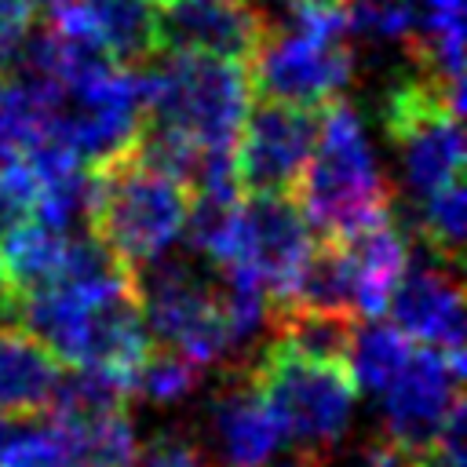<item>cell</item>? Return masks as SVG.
<instances>
[{
	"instance_id": "13",
	"label": "cell",
	"mask_w": 467,
	"mask_h": 467,
	"mask_svg": "<svg viewBox=\"0 0 467 467\" xmlns=\"http://www.w3.org/2000/svg\"><path fill=\"white\" fill-rule=\"evenodd\" d=\"M383 314L412 343L463 354V288L456 266L434 255L405 266Z\"/></svg>"
},
{
	"instance_id": "11",
	"label": "cell",
	"mask_w": 467,
	"mask_h": 467,
	"mask_svg": "<svg viewBox=\"0 0 467 467\" xmlns=\"http://www.w3.org/2000/svg\"><path fill=\"white\" fill-rule=\"evenodd\" d=\"M266 33L270 18L255 0H153L157 55L204 51L248 62Z\"/></svg>"
},
{
	"instance_id": "3",
	"label": "cell",
	"mask_w": 467,
	"mask_h": 467,
	"mask_svg": "<svg viewBox=\"0 0 467 467\" xmlns=\"http://www.w3.org/2000/svg\"><path fill=\"white\" fill-rule=\"evenodd\" d=\"M91 168V201H88V230L135 274L153 255L168 252V244L182 234L190 212V190L153 171L128 146Z\"/></svg>"
},
{
	"instance_id": "8",
	"label": "cell",
	"mask_w": 467,
	"mask_h": 467,
	"mask_svg": "<svg viewBox=\"0 0 467 467\" xmlns=\"http://www.w3.org/2000/svg\"><path fill=\"white\" fill-rule=\"evenodd\" d=\"M321 128V106H296L259 99L244 113L234 142V171L241 193H296L303 168L314 153Z\"/></svg>"
},
{
	"instance_id": "25",
	"label": "cell",
	"mask_w": 467,
	"mask_h": 467,
	"mask_svg": "<svg viewBox=\"0 0 467 467\" xmlns=\"http://www.w3.org/2000/svg\"><path fill=\"white\" fill-rule=\"evenodd\" d=\"M427 4V11H460L463 7V0H423Z\"/></svg>"
},
{
	"instance_id": "15",
	"label": "cell",
	"mask_w": 467,
	"mask_h": 467,
	"mask_svg": "<svg viewBox=\"0 0 467 467\" xmlns=\"http://www.w3.org/2000/svg\"><path fill=\"white\" fill-rule=\"evenodd\" d=\"M58 376L62 361L26 325L0 321V416H40Z\"/></svg>"
},
{
	"instance_id": "23",
	"label": "cell",
	"mask_w": 467,
	"mask_h": 467,
	"mask_svg": "<svg viewBox=\"0 0 467 467\" xmlns=\"http://www.w3.org/2000/svg\"><path fill=\"white\" fill-rule=\"evenodd\" d=\"M131 467H208L201 445L182 431H161L150 438V445L135 456Z\"/></svg>"
},
{
	"instance_id": "6",
	"label": "cell",
	"mask_w": 467,
	"mask_h": 467,
	"mask_svg": "<svg viewBox=\"0 0 467 467\" xmlns=\"http://www.w3.org/2000/svg\"><path fill=\"white\" fill-rule=\"evenodd\" d=\"M463 84H445L416 69L390 88L383 128L394 142L409 186L423 197L463 179Z\"/></svg>"
},
{
	"instance_id": "9",
	"label": "cell",
	"mask_w": 467,
	"mask_h": 467,
	"mask_svg": "<svg viewBox=\"0 0 467 467\" xmlns=\"http://www.w3.org/2000/svg\"><path fill=\"white\" fill-rule=\"evenodd\" d=\"M463 354H449L427 343H412L401 368L379 390L383 398V438L409 456H423L460 398Z\"/></svg>"
},
{
	"instance_id": "20",
	"label": "cell",
	"mask_w": 467,
	"mask_h": 467,
	"mask_svg": "<svg viewBox=\"0 0 467 467\" xmlns=\"http://www.w3.org/2000/svg\"><path fill=\"white\" fill-rule=\"evenodd\" d=\"M0 467H73V456L47 420L0 416Z\"/></svg>"
},
{
	"instance_id": "19",
	"label": "cell",
	"mask_w": 467,
	"mask_h": 467,
	"mask_svg": "<svg viewBox=\"0 0 467 467\" xmlns=\"http://www.w3.org/2000/svg\"><path fill=\"white\" fill-rule=\"evenodd\" d=\"M463 230H467V190L463 179H452L431 193L420 197V223L416 234L427 244V252L449 266L460 263L463 248Z\"/></svg>"
},
{
	"instance_id": "18",
	"label": "cell",
	"mask_w": 467,
	"mask_h": 467,
	"mask_svg": "<svg viewBox=\"0 0 467 467\" xmlns=\"http://www.w3.org/2000/svg\"><path fill=\"white\" fill-rule=\"evenodd\" d=\"M409 350H412V339L405 332H398L390 321L368 317L365 325H358L354 343H350V358H347V368H350L358 390L379 394L387 387V379L401 368Z\"/></svg>"
},
{
	"instance_id": "7",
	"label": "cell",
	"mask_w": 467,
	"mask_h": 467,
	"mask_svg": "<svg viewBox=\"0 0 467 467\" xmlns=\"http://www.w3.org/2000/svg\"><path fill=\"white\" fill-rule=\"evenodd\" d=\"M252 99H277L296 106H325L354 77V51L347 36H306L270 22L266 40L244 62Z\"/></svg>"
},
{
	"instance_id": "21",
	"label": "cell",
	"mask_w": 467,
	"mask_h": 467,
	"mask_svg": "<svg viewBox=\"0 0 467 467\" xmlns=\"http://www.w3.org/2000/svg\"><path fill=\"white\" fill-rule=\"evenodd\" d=\"M197 379H201V365H193L186 354L157 343L135 365V372L128 379V394L146 398L150 405H179L193 394Z\"/></svg>"
},
{
	"instance_id": "17",
	"label": "cell",
	"mask_w": 467,
	"mask_h": 467,
	"mask_svg": "<svg viewBox=\"0 0 467 467\" xmlns=\"http://www.w3.org/2000/svg\"><path fill=\"white\" fill-rule=\"evenodd\" d=\"M55 427V423H51ZM73 456V467H131L139 456L135 427L128 409H117L109 416L77 423V427H55Z\"/></svg>"
},
{
	"instance_id": "24",
	"label": "cell",
	"mask_w": 467,
	"mask_h": 467,
	"mask_svg": "<svg viewBox=\"0 0 467 467\" xmlns=\"http://www.w3.org/2000/svg\"><path fill=\"white\" fill-rule=\"evenodd\" d=\"M33 4L29 0H0V73L11 66L15 51L22 47L26 33L33 29Z\"/></svg>"
},
{
	"instance_id": "16",
	"label": "cell",
	"mask_w": 467,
	"mask_h": 467,
	"mask_svg": "<svg viewBox=\"0 0 467 467\" xmlns=\"http://www.w3.org/2000/svg\"><path fill=\"white\" fill-rule=\"evenodd\" d=\"M95 40L109 51L117 66L139 69L157 58L153 11L146 0H84Z\"/></svg>"
},
{
	"instance_id": "5",
	"label": "cell",
	"mask_w": 467,
	"mask_h": 467,
	"mask_svg": "<svg viewBox=\"0 0 467 467\" xmlns=\"http://www.w3.org/2000/svg\"><path fill=\"white\" fill-rule=\"evenodd\" d=\"M135 296L150 339L186 354L193 365L204 368L237 350L219 306L215 266L197 252L153 255L135 270Z\"/></svg>"
},
{
	"instance_id": "10",
	"label": "cell",
	"mask_w": 467,
	"mask_h": 467,
	"mask_svg": "<svg viewBox=\"0 0 467 467\" xmlns=\"http://www.w3.org/2000/svg\"><path fill=\"white\" fill-rule=\"evenodd\" d=\"M314 244V230L288 193H244L234 219V252L226 263L248 266L266 299L277 303L288 296L306 252ZM219 263V266H226Z\"/></svg>"
},
{
	"instance_id": "1",
	"label": "cell",
	"mask_w": 467,
	"mask_h": 467,
	"mask_svg": "<svg viewBox=\"0 0 467 467\" xmlns=\"http://www.w3.org/2000/svg\"><path fill=\"white\" fill-rule=\"evenodd\" d=\"M135 73L142 120L175 128L201 150H234L252 106L244 62L204 51H171Z\"/></svg>"
},
{
	"instance_id": "2",
	"label": "cell",
	"mask_w": 467,
	"mask_h": 467,
	"mask_svg": "<svg viewBox=\"0 0 467 467\" xmlns=\"http://www.w3.org/2000/svg\"><path fill=\"white\" fill-rule=\"evenodd\" d=\"M292 197L303 208L314 237H343L390 212L394 186L376 168L361 117L347 99L321 106L317 142Z\"/></svg>"
},
{
	"instance_id": "27",
	"label": "cell",
	"mask_w": 467,
	"mask_h": 467,
	"mask_svg": "<svg viewBox=\"0 0 467 467\" xmlns=\"http://www.w3.org/2000/svg\"><path fill=\"white\" fill-rule=\"evenodd\" d=\"M150 4H153V0H150Z\"/></svg>"
},
{
	"instance_id": "4",
	"label": "cell",
	"mask_w": 467,
	"mask_h": 467,
	"mask_svg": "<svg viewBox=\"0 0 467 467\" xmlns=\"http://www.w3.org/2000/svg\"><path fill=\"white\" fill-rule=\"evenodd\" d=\"M244 372L299 456H332L350 427V412L358 401V383L347 365L303 358L274 339Z\"/></svg>"
},
{
	"instance_id": "12",
	"label": "cell",
	"mask_w": 467,
	"mask_h": 467,
	"mask_svg": "<svg viewBox=\"0 0 467 467\" xmlns=\"http://www.w3.org/2000/svg\"><path fill=\"white\" fill-rule=\"evenodd\" d=\"M281 423L244 368L226 372L204 405L201 438L208 467H266L281 449Z\"/></svg>"
},
{
	"instance_id": "14",
	"label": "cell",
	"mask_w": 467,
	"mask_h": 467,
	"mask_svg": "<svg viewBox=\"0 0 467 467\" xmlns=\"http://www.w3.org/2000/svg\"><path fill=\"white\" fill-rule=\"evenodd\" d=\"M343 244V255L350 263L354 277V310L358 317H379L387 310V299L398 285V277L409 266V241L398 230L394 215L383 212L358 230L336 237Z\"/></svg>"
},
{
	"instance_id": "26",
	"label": "cell",
	"mask_w": 467,
	"mask_h": 467,
	"mask_svg": "<svg viewBox=\"0 0 467 467\" xmlns=\"http://www.w3.org/2000/svg\"><path fill=\"white\" fill-rule=\"evenodd\" d=\"M266 467H314V460L310 456H288V460H281V463H266Z\"/></svg>"
},
{
	"instance_id": "22",
	"label": "cell",
	"mask_w": 467,
	"mask_h": 467,
	"mask_svg": "<svg viewBox=\"0 0 467 467\" xmlns=\"http://www.w3.org/2000/svg\"><path fill=\"white\" fill-rule=\"evenodd\" d=\"M347 33L372 36V40H405L416 22V0H343Z\"/></svg>"
}]
</instances>
